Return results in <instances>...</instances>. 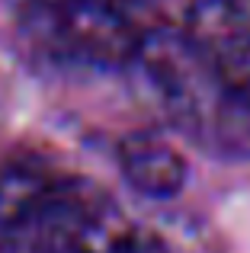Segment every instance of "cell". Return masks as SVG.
Listing matches in <instances>:
<instances>
[{"mask_svg":"<svg viewBox=\"0 0 250 253\" xmlns=\"http://www.w3.org/2000/svg\"><path fill=\"white\" fill-rule=\"evenodd\" d=\"M39 51L81 68H131L154 26L151 0H13Z\"/></svg>","mask_w":250,"mask_h":253,"instance_id":"obj_1","label":"cell"},{"mask_svg":"<svg viewBox=\"0 0 250 253\" xmlns=\"http://www.w3.org/2000/svg\"><path fill=\"white\" fill-rule=\"evenodd\" d=\"M100 186L42 157L0 161V253H36L71 218H77Z\"/></svg>","mask_w":250,"mask_h":253,"instance_id":"obj_2","label":"cell"},{"mask_svg":"<svg viewBox=\"0 0 250 253\" xmlns=\"http://www.w3.org/2000/svg\"><path fill=\"white\" fill-rule=\"evenodd\" d=\"M36 253H176V247L154 224L125 215L122 205L103 192L77 221Z\"/></svg>","mask_w":250,"mask_h":253,"instance_id":"obj_3","label":"cell"},{"mask_svg":"<svg viewBox=\"0 0 250 253\" xmlns=\"http://www.w3.org/2000/svg\"><path fill=\"white\" fill-rule=\"evenodd\" d=\"M116 161L125 183L148 199H173L186 186V157L157 131H131L119 141Z\"/></svg>","mask_w":250,"mask_h":253,"instance_id":"obj_4","label":"cell"}]
</instances>
